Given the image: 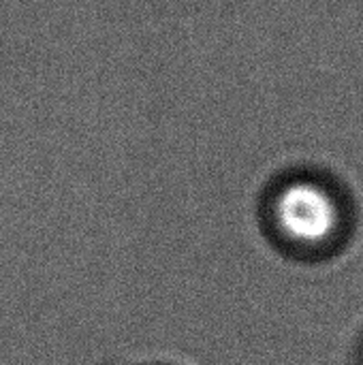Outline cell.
Instances as JSON below:
<instances>
[{
  "instance_id": "cell-1",
  "label": "cell",
  "mask_w": 363,
  "mask_h": 365,
  "mask_svg": "<svg viewBox=\"0 0 363 365\" xmlns=\"http://www.w3.org/2000/svg\"><path fill=\"white\" fill-rule=\"evenodd\" d=\"M280 231L297 244H321L338 227L334 199L315 184L297 182L287 186L276 201Z\"/></svg>"
}]
</instances>
